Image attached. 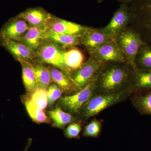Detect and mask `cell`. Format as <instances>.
Listing matches in <instances>:
<instances>
[{
    "label": "cell",
    "mask_w": 151,
    "mask_h": 151,
    "mask_svg": "<svg viewBox=\"0 0 151 151\" xmlns=\"http://www.w3.org/2000/svg\"><path fill=\"white\" fill-rule=\"evenodd\" d=\"M132 70L126 62L103 63L94 75L93 94H118L131 88Z\"/></svg>",
    "instance_id": "obj_1"
},
{
    "label": "cell",
    "mask_w": 151,
    "mask_h": 151,
    "mask_svg": "<svg viewBox=\"0 0 151 151\" xmlns=\"http://www.w3.org/2000/svg\"><path fill=\"white\" fill-rule=\"evenodd\" d=\"M129 9V26L146 43L151 44V0H133Z\"/></svg>",
    "instance_id": "obj_2"
},
{
    "label": "cell",
    "mask_w": 151,
    "mask_h": 151,
    "mask_svg": "<svg viewBox=\"0 0 151 151\" xmlns=\"http://www.w3.org/2000/svg\"><path fill=\"white\" fill-rule=\"evenodd\" d=\"M132 87L126 91L110 95L93 94L83 106L80 115L84 121L97 116L103 110L121 103L133 94Z\"/></svg>",
    "instance_id": "obj_3"
},
{
    "label": "cell",
    "mask_w": 151,
    "mask_h": 151,
    "mask_svg": "<svg viewBox=\"0 0 151 151\" xmlns=\"http://www.w3.org/2000/svg\"><path fill=\"white\" fill-rule=\"evenodd\" d=\"M114 39L124 55L126 63L135 69L136 55L141 47L147 43L139 33L129 25L117 34Z\"/></svg>",
    "instance_id": "obj_4"
},
{
    "label": "cell",
    "mask_w": 151,
    "mask_h": 151,
    "mask_svg": "<svg viewBox=\"0 0 151 151\" xmlns=\"http://www.w3.org/2000/svg\"><path fill=\"white\" fill-rule=\"evenodd\" d=\"M64 49L47 40H44L36 51V60L58 68L70 77V73L65 66L63 58Z\"/></svg>",
    "instance_id": "obj_5"
},
{
    "label": "cell",
    "mask_w": 151,
    "mask_h": 151,
    "mask_svg": "<svg viewBox=\"0 0 151 151\" xmlns=\"http://www.w3.org/2000/svg\"><path fill=\"white\" fill-rule=\"evenodd\" d=\"M103 63L89 55L88 59L70 76L72 92H76L84 88L94 78V75Z\"/></svg>",
    "instance_id": "obj_6"
},
{
    "label": "cell",
    "mask_w": 151,
    "mask_h": 151,
    "mask_svg": "<svg viewBox=\"0 0 151 151\" xmlns=\"http://www.w3.org/2000/svg\"><path fill=\"white\" fill-rule=\"evenodd\" d=\"M94 76L91 81L80 91L61 97L60 99L61 106L70 114L80 115L84 104L94 94Z\"/></svg>",
    "instance_id": "obj_7"
},
{
    "label": "cell",
    "mask_w": 151,
    "mask_h": 151,
    "mask_svg": "<svg viewBox=\"0 0 151 151\" xmlns=\"http://www.w3.org/2000/svg\"><path fill=\"white\" fill-rule=\"evenodd\" d=\"M89 55L101 63L126 62L125 58L115 39L89 52Z\"/></svg>",
    "instance_id": "obj_8"
},
{
    "label": "cell",
    "mask_w": 151,
    "mask_h": 151,
    "mask_svg": "<svg viewBox=\"0 0 151 151\" xmlns=\"http://www.w3.org/2000/svg\"><path fill=\"white\" fill-rule=\"evenodd\" d=\"M46 26L47 29L55 32L78 37L83 35L89 27L59 18L52 15L47 21Z\"/></svg>",
    "instance_id": "obj_9"
},
{
    "label": "cell",
    "mask_w": 151,
    "mask_h": 151,
    "mask_svg": "<svg viewBox=\"0 0 151 151\" xmlns=\"http://www.w3.org/2000/svg\"><path fill=\"white\" fill-rule=\"evenodd\" d=\"M130 20L129 7L126 4H122L114 13L108 24L100 29L106 35L114 38L117 34L129 25Z\"/></svg>",
    "instance_id": "obj_10"
},
{
    "label": "cell",
    "mask_w": 151,
    "mask_h": 151,
    "mask_svg": "<svg viewBox=\"0 0 151 151\" xmlns=\"http://www.w3.org/2000/svg\"><path fill=\"white\" fill-rule=\"evenodd\" d=\"M30 27L18 15L9 20L0 30V40L9 39L19 41Z\"/></svg>",
    "instance_id": "obj_11"
},
{
    "label": "cell",
    "mask_w": 151,
    "mask_h": 151,
    "mask_svg": "<svg viewBox=\"0 0 151 151\" xmlns=\"http://www.w3.org/2000/svg\"><path fill=\"white\" fill-rule=\"evenodd\" d=\"M0 44L17 61L32 62L36 59V52L20 42L3 39L0 40Z\"/></svg>",
    "instance_id": "obj_12"
},
{
    "label": "cell",
    "mask_w": 151,
    "mask_h": 151,
    "mask_svg": "<svg viewBox=\"0 0 151 151\" xmlns=\"http://www.w3.org/2000/svg\"><path fill=\"white\" fill-rule=\"evenodd\" d=\"M114 38L103 33L100 28L90 27L79 37L80 44L83 45L88 52Z\"/></svg>",
    "instance_id": "obj_13"
},
{
    "label": "cell",
    "mask_w": 151,
    "mask_h": 151,
    "mask_svg": "<svg viewBox=\"0 0 151 151\" xmlns=\"http://www.w3.org/2000/svg\"><path fill=\"white\" fill-rule=\"evenodd\" d=\"M51 15L42 8L39 7L28 9L18 15L25 21L30 27H32L46 26Z\"/></svg>",
    "instance_id": "obj_14"
},
{
    "label": "cell",
    "mask_w": 151,
    "mask_h": 151,
    "mask_svg": "<svg viewBox=\"0 0 151 151\" xmlns=\"http://www.w3.org/2000/svg\"><path fill=\"white\" fill-rule=\"evenodd\" d=\"M131 85L133 93L151 89V70L133 69Z\"/></svg>",
    "instance_id": "obj_15"
},
{
    "label": "cell",
    "mask_w": 151,
    "mask_h": 151,
    "mask_svg": "<svg viewBox=\"0 0 151 151\" xmlns=\"http://www.w3.org/2000/svg\"><path fill=\"white\" fill-rule=\"evenodd\" d=\"M46 29V26L30 27L18 42L24 44L36 52L45 40V33Z\"/></svg>",
    "instance_id": "obj_16"
},
{
    "label": "cell",
    "mask_w": 151,
    "mask_h": 151,
    "mask_svg": "<svg viewBox=\"0 0 151 151\" xmlns=\"http://www.w3.org/2000/svg\"><path fill=\"white\" fill-rule=\"evenodd\" d=\"M130 97L132 105L141 115L151 116V89L133 93Z\"/></svg>",
    "instance_id": "obj_17"
},
{
    "label": "cell",
    "mask_w": 151,
    "mask_h": 151,
    "mask_svg": "<svg viewBox=\"0 0 151 151\" xmlns=\"http://www.w3.org/2000/svg\"><path fill=\"white\" fill-rule=\"evenodd\" d=\"M44 38L45 40L51 41L64 49L80 45L79 37L58 33L47 28L45 33Z\"/></svg>",
    "instance_id": "obj_18"
},
{
    "label": "cell",
    "mask_w": 151,
    "mask_h": 151,
    "mask_svg": "<svg viewBox=\"0 0 151 151\" xmlns=\"http://www.w3.org/2000/svg\"><path fill=\"white\" fill-rule=\"evenodd\" d=\"M22 79L26 89L30 94L38 88L37 80L32 63L29 61L21 60Z\"/></svg>",
    "instance_id": "obj_19"
},
{
    "label": "cell",
    "mask_w": 151,
    "mask_h": 151,
    "mask_svg": "<svg viewBox=\"0 0 151 151\" xmlns=\"http://www.w3.org/2000/svg\"><path fill=\"white\" fill-rule=\"evenodd\" d=\"M63 58L65 66L71 73L78 69L84 63V55L79 50L75 47L63 51Z\"/></svg>",
    "instance_id": "obj_20"
},
{
    "label": "cell",
    "mask_w": 151,
    "mask_h": 151,
    "mask_svg": "<svg viewBox=\"0 0 151 151\" xmlns=\"http://www.w3.org/2000/svg\"><path fill=\"white\" fill-rule=\"evenodd\" d=\"M49 117L52 120L55 127L63 129L67 124L76 121V118L68 112H65L57 106L47 112Z\"/></svg>",
    "instance_id": "obj_21"
},
{
    "label": "cell",
    "mask_w": 151,
    "mask_h": 151,
    "mask_svg": "<svg viewBox=\"0 0 151 151\" xmlns=\"http://www.w3.org/2000/svg\"><path fill=\"white\" fill-rule=\"evenodd\" d=\"M52 80L66 93L72 92V86L70 77L59 68L51 65L49 67Z\"/></svg>",
    "instance_id": "obj_22"
},
{
    "label": "cell",
    "mask_w": 151,
    "mask_h": 151,
    "mask_svg": "<svg viewBox=\"0 0 151 151\" xmlns=\"http://www.w3.org/2000/svg\"><path fill=\"white\" fill-rule=\"evenodd\" d=\"M31 63L34 68L38 87L47 90L49 86L52 82L49 68L45 66L43 63L39 62L36 60Z\"/></svg>",
    "instance_id": "obj_23"
},
{
    "label": "cell",
    "mask_w": 151,
    "mask_h": 151,
    "mask_svg": "<svg viewBox=\"0 0 151 151\" xmlns=\"http://www.w3.org/2000/svg\"><path fill=\"white\" fill-rule=\"evenodd\" d=\"M135 69L151 70V44H145L139 50L135 60Z\"/></svg>",
    "instance_id": "obj_24"
},
{
    "label": "cell",
    "mask_w": 151,
    "mask_h": 151,
    "mask_svg": "<svg viewBox=\"0 0 151 151\" xmlns=\"http://www.w3.org/2000/svg\"><path fill=\"white\" fill-rule=\"evenodd\" d=\"M24 104L29 115L33 122L37 124H50L51 122L50 118L47 116L44 110L35 105L29 98H26Z\"/></svg>",
    "instance_id": "obj_25"
},
{
    "label": "cell",
    "mask_w": 151,
    "mask_h": 151,
    "mask_svg": "<svg viewBox=\"0 0 151 151\" xmlns=\"http://www.w3.org/2000/svg\"><path fill=\"white\" fill-rule=\"evenodd\" d=\"M30 94V100L39 108L45 110L48 105L47 90L37 88Z\"/></svg>",
    "instance_id": "obj_26"
},
{
    "label": "cell",
    "mask_w": 151,
    "mask_h": 151,
    "mask_svg": "<svg viewBox=\"0 0 151 151\" xmlns=\"http://www.w3.org/2000/svg\"><path fill=\"white\" fill-rule=\"evenodd\" d=\"M102 122L100 120L94 119L84 127L82 136L86 137L98 138L102 129Z\"/></svg>",
    "instance_id": "obj_27"
},
{
    "label": "cell",
    "mask_w": 151,
    "mask_h": 151,
    "mask_svg": "<svg viewBox=\"0 0 151 151\" xmlns=\"http://www.w3.org/2000/svg\"><path fill=\"white\" fill-rule=\"evenodd\" d=\"M63 92L61 89L55 83L50 84L47 89L49 107H52L57 100L61 97Z\"/></svg>",
    "instance_id": "obj_28"
},
{
    "label": "cell",
    "mask_w": 151,
    "mask_h": 151,
    "mask_svg": "<svg viewBox=\"0 0 151 151\" xmlns=\"http://www.w3.org/2000/svg\"><path fill=\"white\" fill-rule=\"evenodd\" d=\"M82 127L80 122H73L70 123L65 129L64 134L68 139L79 138V134L81 132Z\"/></svg>",
    "instance_id": "obj_29"
},
{
    "label": "cell",
    "mask_w": 151,
    "mask_h": 151,
    "mask_svg": "<svg viewBox=\"0 0 151 151\" xmlns=\"http://www.w3.org/2000/svg\"><path fill=\"white\" fill-rule=\"evenodd\" d=\"M32 139L31 138H29L28 139L27 143L25 147L24 150L23 151H28L29 149V148L31 145L32 144Z\"/></svg>",
    "instance_id": "obj_30"
},
{
    "label": "cell",
    "mask_w": 151,
    "mask_h": 151,
    "mask_svg": "<svg viewBox=\"0 0 151 151\" xmlns=\"http://www.w3.org/2000/svg\"><path fill=\"white\" fill-rule=\"evenodd\" d=\"M120 2L123 3V4H126V3L132 2L133 0H118Z\"/></svg>",
    "instance_id": "obj_31"
},
{
    "label": "cell",
    "mask_w": 151,
    "mask_h": 151,
    "mask_svg": "<svg viewBox=\"0 0 151 151\" xmlns=\"http://www.w3.org/2000/svg\"><path fill=\"white\" fill-rule=\"evenodd\" d=\"M104 0H98V3H101L102 2H103Z\"/></svg>",
    "instance_id": "obj_32"
}]
</instances>
